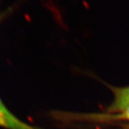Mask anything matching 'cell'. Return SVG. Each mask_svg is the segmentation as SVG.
<instances>
[{"mask_svg": "<svg viewBox=\"0 0 129 129\" xmlns=\"http://www.w3.org/2000/svg\"><path fill=\"white\" fill-rule=\"evenodd\" d=\"M0 128L3 129H42L24 122L9 110L0 97Z\"/></svg>", "mask_w": 129, "mask_h": 129, "instance_id": "obj_1", "label": "cell"}, {"mask_svg": "<svg viewBox=\"0 0 129 129\" xmlns=\"http://www.w3.org/2000/svg\"><path fill=\"white\" fill-rule=\"evenodd\" d=\"M123 129H129V124L128 125H126L125 126Z\"/></svg>", "mask_w": 129, "mask_h": 129, "instance_id": "obj_5", "label": "cell"}, {"mask_svg": "<svg viewBox=\"0 0 129 129\" xmlns=\"http://www.w3.org/2000/svg\"><path fill=\"white\" fill-rule=\"evenodd\" d=\"M90 120L98 121H117V120H128L129 121V104L119 113L99 114L90 116Z\"/></svg>", "mask_w": 129, "mask_h": 129, "instance_id": "obj_3", "label": "cell"}, {"mask_svg": "<svg viewBox=\"0 0 129 129\" xmlns=\"http://www.w3.org/2000/svg\"><path fill=\"white\" fill-rule=\"evenodd\" d=\"M113 101L108 108L110 113H119L129 104V85L122 88H113Z\"/></svg>", "mask_w": 129, "mask_h": 129, "instance_id": "obj_2", "label": "cell"}, {"mask_svg": "<svg viewBox=\"0 0 129 129\" xmlns=\"http://www.w3.org/2000/svg\"><path fill=\"white\" fill-rule=\"evenodd\" d=\"M17 7V4H14V5H12L9 7L8 8H7L5 10H2L0 11V23L6 19L8 16H9L10 14H12L14 10L16 9V8Z\"/></svg>", "mask_w": 129, "mask_h": 129, "instance_id": "obj_4", "label": "cell"}]
</instances>
